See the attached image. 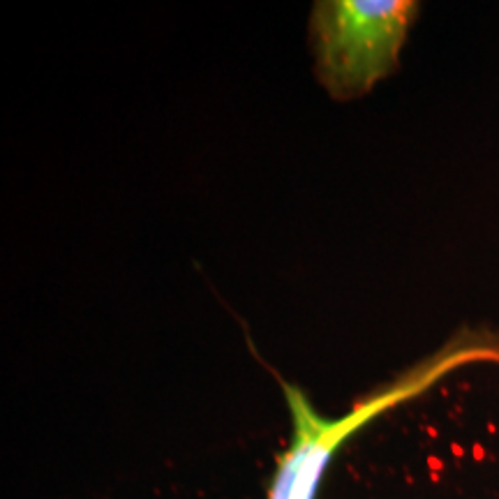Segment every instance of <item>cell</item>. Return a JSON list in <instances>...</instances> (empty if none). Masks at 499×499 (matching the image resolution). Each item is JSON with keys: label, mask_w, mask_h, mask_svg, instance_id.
I'll use <instances>...</instances> for the list:
<instances>
[{"label": "cell", "mask_w": 499, "mask_h": 499, "mask_svg": "<svg viewBox=\"0 0 499 499\" xmlns=\"http://www.w3.org/2000/svg\"><path fill=\"white\" fill-rule=\"evenodd\" d=\"M469 363L499 365V331L492 328H460L435 354L407 367L390 384L381 386L340 419H326L310 405L303 390L282 384L291 414V444L282 453L268 490V499H315L324 469L333 453L356 430L374 421L379 414L421 395L442 377Z\"/></svg>", "instance_id": "1"}, {"label": "cell", "mask_w": 499, "mask_h": 499, "mask_svg": "<svg viewBox=\"0 0 499 499\" xmlns=\"http://www.w3.org/2000/svg\"><path fill=\"white\" fill-rule=\"evenodd\" d=\"M419 14L412 0H326L312 12L317 76L340 102L363 97L397 67L409 26Z\"/></svg>", "instance_id": "2"}]
</instances>
